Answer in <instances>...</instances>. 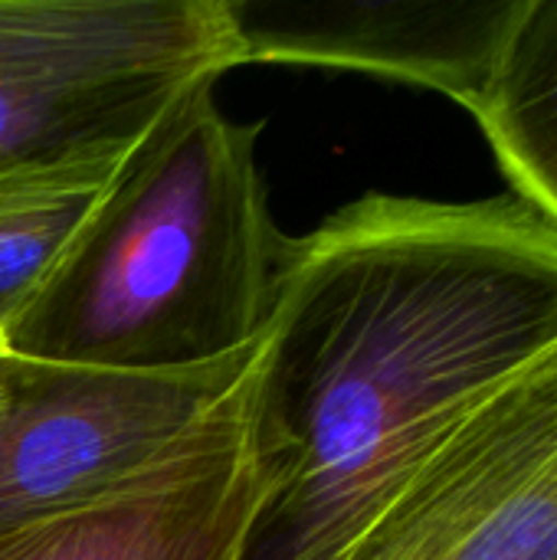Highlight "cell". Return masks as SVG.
<instances>
[{"mask_svg": "<svg viewBox=\"0 0 557 560\" xmlns=\"http://www.w3.org/2000/svg\"><path fill=\"white\" fill-rule=\"evenodd\" d=\"M557 341V223L368 194L292 240L250 381L243 560H341L453 423Z\"/></svg>", "mask_w": 557, "mask_h": 560, "instance_id": "6da1fadb", "label": "cell"}, {"mask_svg": "<svg viewBox=\"0 0 557 560\" xmlns=\"http://www.w3.org/2000/svg\"><path fill=\"white\" fill-rule=\"evenodd\" d=\"M246 62L361 69L450 95L489 85L525 0H230Z\"/></svg>", "mask_w": 557, "mask_h": 560, "instance_id": "52a82bcc", "label": "cell"}, {"mask_svg": "<svg viewBox=\"0 0 557 560\" xmlns=\"http://www.w3.org/2000/svg\"><path fill=\"white\" fill-rule=\"evenodd\" d=\"M341 560H557V341L453 423Z\"/></svg>", "mask_w": 557, "mask_h": 560, "instance_id": "5b68a950", "label": "cell"}, {"mask_svg": "<svg viewBox=\"0 0 557 560\" xmlns=\"http://www.w3.org/2000/svg\"><path fill=\"white\" fill-rule=\"evenodd\" d=\"M259 345L187 371L79 368L0 348V535L92 505L164 463L243 384Z\"/></svg>", "mask_w": 557, "mask_h": 560, "instance_id": "277c9868", "label": "cell"}, {"mask_svg": "<svg viewBox=\"0 0 557 560\" xmlns=\"http://www.w3.org/2000/svg\"><path fill=\"white\" fill-rule=\"evenodd\" d=\"M204 82L128 151L66 253L0 335L16 358L187 371L263 341L292 240L256 164V128Z\"/></svg>", "mask_w": 557, "mask_h": 560, "instance_id": "7a4b0ae2", "label": "cell"}, {"mask_svg": "<svg viewBox=\"0 0 557 560\" xmlns=\"http://www.w3.org/2000/svg\"><path fill=\"white\" fill-rule=\"evenodd\" d=\"M469 115L483 128L509 194L557 223V0H525Z\"/></svg>", "mask_w": 557, "mask_h": 560, "instance_id": "ba28073f", "label": "cell"}, {"mask_svg": "<svg viewBox=\"0 0 557 560\" xmlns=\"http://www.w3.org/2000/svg\"><path fill=\"white\" fill-rule=\"evenodd\" d=\"M131 148L0 171V335L66 253Z\"/></svg>", "mask_w": 557, "mask_h": 560, "instance_id": "9c48e42d", "label": "cell"}, {"mask_svg": "<svg viewBox=\"0 0 557 560\" xmlns=\"http://www.w3.org/2000/svg\"><path fill=\"white\" fill-rule=\"evenodd\" d=\"M243 62L230 0H0V171L131 148Z\"/></svg>", "mask_w": 557, "mask_h": 560, "instance_id": "3957f363", "label": "cell"}, {"mask_svg": "<svg viewBox=\"0 0 557 560\" xmlns=\"http://www.w3.org/2000/svg\"><path fill=\"white\" fill-rule=\"evenodd\" d=\"M250 381L135 482L3 532L0 560H243L263 502Z\"/></svg>", "mask_w": 557, "mask_h": 560, "instance_id": "8992f818", "label": "cell"}]
</instances>
